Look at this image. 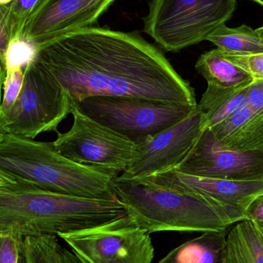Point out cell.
Masks as SVG:
<instances>
[{"instance_id": "d4e9b609", "label": "cell", "mask_w": 263, "mask_h": 263, "mask_svg": "<svg viewBox=\"0 0 263 263\" xmlns=\"http://www.w3.org/2000/svg\"><path fill=\"white\" fill-rule=\"evenodd\" d=\"M22 239L11 233L0 236V263H18Z\"/></svg>"}, {"instance_id": "ac0fdd59", "label": "cell", "mask_w": 263, "mask_h": 263, "mask_svg": "<svg viewBox=\"0 0 263 263\" xmlns=\"http://www.w3.org/2000/svg\"><path fill=\"white\" fill-rule=\"evenodd\" d=\"M196 69L208 85L217 87H238L253 81L245 70L230 61L218 48L202 53L196 62Z\"/></svg>"}, {"instance_id": "e0dca14e", "label": "cell", "mask_w": 263, "mask_h": 263, "mask_svg": "<svg viewBox=\"0 0 263 263\" xmlns=\"http://www.w3.org/2000/svg\"><path fill=\"white\" fill-rule=\"evenodd\" d=\"M253 81L229 89L208 85L200 102L197 103L198 109L206 119L207 127L212 129L223 123L242 107Z\"/></svg>"}, {"instance_id": "9c48e42d", "label": "cell", "mask_w": 263, "mask_h": 263, "mask_svg": "<svg viewBox=\"0 0 263 263\" xmlns=\"http://www.w3.org/2000/svg\"><path fill=\"white\" fill-rule=\"evenodd\" d=\"M73 123L69 131L57 133L52 142L62 156L77 163L119 176L129 166L134 142L94 121L71 106Z\"/></svg>"}, {"instance_id": "484cf974", "label": "cell", "mask_w": 263, "mask_h": 263, "mask_svg": "<svg viewBox=\"0 0 263 263\" xmlns=\"http://www.w3.org/2000/svg\"><path fill=\"white\" fill-rule=\"evenodd\" d=\"M10 35L8 27V5H0V63L6 73V60L10 44Z\"/></svg>"}, {"instance_id": "44dd1931", "label": "cell", "mask_w": 263, "mask_h": 263, "mask_svg": "<svg viewBox=\"0 0 263 263\" xmlns=\"http://www.w3.org/2000/svg\"><path fill=\"white\" fill-rule=\"evenodd\" d=\"M44 0H14L8 5V27L12 40L23 38L29 18Z\"/></svg>"}, {"instance_id": "f546056e", "label": "cell", "mask_w": 263, "mask_h": 263, "mask_svg": "<svg viewBox=\"0 0 263 263\" xmlns=\"http://www.w3.org/2000/svg\"><path fill=\"white\" fill-rule=\"evenodd\" d=\"M18 263H26L25 260L24 256H23V252L20 247V255H18Z\"/></svg>"}, {"instance_id": "d6986e66", "label": "cell", "mask_w": 263, "mask_h": 263, "mask_svg": "<svg viewBox=\"0 0 263 263\" xmlns=\"http://www.w3.org/2000/svg\"><path fill=\"white\" fill-rule=\"evenodd\" d=\"M222 52L233 55H248L263 52V30L247 25L230 28L224 24L206 38Z\"/></svg>"}, {"instance_id": "f1b7e54d", "label": "cell", "mask_w": 263, "mask_h": 263, "mask_svg": "<svg viewBox=\"0 0 263 263\" xmlns=\"http://www.w3.org/2000/svg\"><path fill=\"white\" fill-rule=\"evenodd\" d=\"M5 77H6V73H5L4 69L2 67L1 63H0V106H1L2 102V89H3V87Z\"/></svg>"}, {"instance_id": "7a4b0ae2", "label": "cell", "mask_w": 263, "mask_h": 263, "mask_svg": "<svg viewBox=\"0 0 263 263\" xmlns=\"http://www.w3.org/2000/svg\"><path fill=\"white\" fill-rule=\"evenodd\" d=\"M127 216L115 199L78 197L16 182L0 185V232L18 237L72 233Z\"/></svg>"}, {"instance_id": "7c38bea8", "label": "cell", "mask_w": 263, "mask_h": 263, "mask_svg": "<svg viewBox=\"0 0 263 263\" xmlns=\"http://www.w3.org/2000/svg\"><path fill=\"white\" fill-rule=\"evenodd\" d=\"M117 0H44L26 23L23 38L35 48L90 27Z\"/></svg>"}, {"instance_id": "ba28073f", "label": "cell", "mask_w": 263, "mask_h": 263, "mask_svg": "<svg viewBox=\"0 0 263 263\" xmlns=\"http://www.w3.org/2000/svg\"><path fill=\"white\" fill-rule=\"evenodd\" d=\"M58 236L82 263H152L154 257L149 233L137 227L128 215Z\"/></svg>"}, {"instance_id": "4fadbf2b", "label": "cell", "mask_w": 263, "mask_h": 263, "mask_svg": "<svg viewBox=\"0 0 263 263\" xmlns=\"http://www.w3.org/2000/svg\"><path fill=\"white\" fill-rule=\"evenodd\" d=\"M149 176L163 185L205 198L225 212L234 224L243 220L249 205L263 194V179L228 180L189 176L175 170Z\"/></svg>"}, {"instance_id": "30bf717a", "label": "cell", "mask_w": 263, "mask_h": 263, "mask_svg": "<svg viewBox=\"0 0 263 263\" xmlns=\"http://www.w3.org/2000/svg\"><path fill=\"white\" fill-rule=\"evenodd\" d=\"M206 127L205 116L196 107L179 123L134 144L129 166L122 174L143 177L176 170Z\"/></svg>"}, {"instance_id": "836d02e7", "label": "cell", "mask_w": 263, "mask_h": 263, "mask_svg": "<svg viewBox=\"0 0 263 263\" xmlns=\"http://www.w3.org/2000/svg\"><path fill=\"white\" fill-rule=\"evenodd\" d=\"M261 28H262V30H263V27H262H262H261Z\"/></svg>"}, {"instance_id": "8992f818", "label": "cell", "mask_w": 263, "mask_h": 263, "mask_svg": "<svg viewBox=\"0 0 263 263\" xmlns=\"http://www.w3.org/2000/svg\"><path fill=\"white\" fill-rule=\"evenodd\" d=\"M71 114V103L60 83L34 58L24 68L21 92L12 107L0 116V133L33 139L45 132L58 133Z\"/></svg>"}, {"instance_id": "1f68e13d", "label": "cell", "mask_w": 263, "mask_h": 263, "mask_svg": "<svg viewBox=\"0 0 263 263\" xmlns=\"http://www.w3.org/2000/svg\"><path fill=\"white\" fill-rule=\"evenodd\" d=\"M252 1H254L255 3H258V4L263 6V0H252Z\"/></svg>"}, {"instance_id": "6da1fadb", "label": "cell", "mask_w": 263, "mask_h": 263, "mask_svg": "<svg viewBox=\"0 0 263 263\" xmlns=\"http://www.w3.org/2000/svg\"><path fill=\"white\" fill-rule=\"evenodd\" d=\"M35 58L70 103L117 97L197 106L191 85L138 32L84 28L39 46Z\"/></svg>"}, {"instance_id": "9a60e30c", "label": "cell", "mask_w": 263, "mask_h": 263, "mask_svg": "<svg viewBox=\"0 0 263 263\" xmlns=\"http://www.w3.org/2000/svg\"><path fill=\"white\" fill-rule=\"evenodd\" d=\"M228 231L202 233L173 249L158 263H225Z\"/></svg>"}, {"instance_id": "e575fe53", "label": "cell", "mask_w": 263, "mask_h": 263, "mask_svg": "<svg viewBox=\"0 0 263 263\" xmlns=\"http://www.w3.org/2000/svg\"><path fill=\"white\" fill-rule=\"evenodd\" d=\"M262 27H263V26H262Z\"/></svg>"}, {"instance_id": "2e32d148", "label": "cell", "mask_w": 263, "mask_h": 263, "mask_svg": "<svg viewBox=\"0 0 263 263\" xmlns=\"http://www.w3.org/2000/svg\"><path fill=\"white\" fill-rule=\"evenodd\" d=\"M225 263H263V226L249 219L235 223L227 234Z\"/></svg>"}, {"instance_id": "d6a6232c", "label": "cell", "mask_w": 263, "mask_h": 263, "mask_svg": "<svg viewBox=\"0 0 263 263\" xmlns=\"http://www.w3.org/2000/svg\"><path fill=\"white\" fill-rule=\"evenodd\" d=\"M9 233H5V232H0V236H3V235L7 234Z\"/></svg>"}, {"instance_id": "83f0119b", "label": "cell", "mask_w": 263, "mask_h": 263, "mask_svg": "<svg viewBox=\"0 0 263 263\" xmlns=\"http://www.w3.org/2000/svg\"><path fill=\"white\" fill-rule=\"evenodd\" d=\"M16 183L12 178L0 173V185H11V184Z\"/></svg>"}, {"instance_id": "4dcf8cb0", "label": "cell", "mask_w": 263, "mask_h": 263, "mask_svg": "<svg viewBox=\"0 0 263 263\" xmlns=\"http://www.w3.org/2000/svg\"><path fill=\"white\" fill-rule=\"evenodd\" d=\"M14 0H0V5L3 6H7V5L10 4Z\"/></svg>"}, {"instance_id": "5bb4252c", "label": "cell", "mask_w": 263, "mask_h": 263, "mask_svg": "<svg viewBox=\"0 0 263 263\" xmlns=\"http://www.w3.org/2000/svg\"><path fill=\"white\" fill-rule=\"evenodd\" d=\"M210 129L215 138L229 148L263 150L262 83H252L243 106L228 120Z\"/></svg>"}, {"instance_id": "5b68a950", "label": "cell", "mask_w": 263, "mask_h": 263, "mask_svg": "<svg viewBox=\"0 0 263 263\" xmlns=\"http://www.w3.org/2000/svg\"><path fill=\"white\" fill-rule=\"evenodd\" d=\"M236 0H151L144 32L165 52H178L206 40L233 17Z\"/></svg>"}, {"instance_id": "277c9868", "label": "cell", "mask_w": 263, "mask_h": 263, "mask_svg": "<svg viewBox=\"0 0 263 263\" xmlns=\"http://www.w3.org/2000/svg\"><path fill=\"white\" fill-rule=\"evenodd\" d=\"M0 173L44 191L78 197L115 199L112 173L60 155L52 142L0 133Z\"/></svg>"}, {"instance_id": "52a82bcc", "label": "cell", "mask_w": 263, "mask_h": 263, "mask_svg": "<svg viewBox=\"0 0 263 263\" xmlns=\"http://www.w3.org/2000/svg\"><path fill=\"white\" fill-rule=\"evenodd\" d=\"M71 106L134 144L179 123L197 107L185 103L117 97H89Z\"/></svg>"}, {"instance_id": "cb8c5ba5", "label": "cell", "mask_w": 263, "mask_h": 263, "mask_svg": "<svg viewBox=\"0 0 263 263\" xmlns=\"http://www.w3.org/2000/svg\"><path fill=\"white\" fill-rule=\"evenodd\" d=\"M230 61L245 70L255 81H263V52L255 55H239L226 53Z\"/></svg>"}, {"instance_id": "3957f363", "label": "cell", "mask_w": 263, "mask_h": 263, "mask_svg": "<svg viewBox=\"0 0 263 263\" xmlns=\"http://www.w3.org/2000/svg\"><path fill=\"white\" fill-rule=\"evenodd\" d=\"M128 216L148 233L224 231L234 225L225 212L205 198L168 186L151 176L120 175L110 182Z\"/></svg>"}, {"instance_id": "7402d4cb", "label": "cell", "mask_w": 263, "mask_h": 263, "mask_svg": "<svg viewBox=\"0 0 263 263\" xmlns=\"http://www.w3.org/2000/svg\"><path fill=\"white\" fill-rule=\"evenodd\" d=\"M24 69L20 66L7 68L5 77L4 93L0 106V116L7 112L16 101L23 87Z\"/></svg>"}, {"instance_id": "603a6c76", "label": "cell", "mask_w": 263, "mask_h": 263, "mask_svg": "<svg viewBox=\"0 0 263 263\" xmlns=\"http://www.w3.org/2000/svg\"><path fill=\"white\" fill-rule=\"evenodd\" d=\"M36 48L23 39L12 40L6 54V70L7 68L20 66L24 69L35 58Z\"/></svg>"}, {"instance_id": "8fae6325", "label": "cell", "mask_w": 263, "mask_h": 263, "mask_svg": "<svg viewBox=\"0 0 263 263\" xmlns=\"http://www.w3.org/2000/svg\"><path fill=\"white\" fill-rule=\"evenodd\" d=\"M176 172L236 181L263 179V150L240 151L222 145L206 127Z\"/></svg>"}, {"instance_id": "4316f807", "label": "cell", "mask_w": 263, "mask_h": 263, "mask_svg": "<svg viewBox=\"0 0 263 263\" xmlns=\"http://www.w3.org/2000/svg\"><path fill=\"white\" fill-rule=\"evenodd\" d=\"M244 219L253 221L263 226V194L256 197L245 212Z\"/></svg>"}, {"instance_id": "ffe728a7", "label": "cell", "mask_w": 263, "mask_h": 263, "mask_svg": "<svg viewBox=\"0 0 263 263\" xmlns=\"http://www.w3.org/2000/svg\"><path fill=\"white\" fill-rule=\"evenodd\" d=\"M20 248L26 263H82L54 235L26 236Z\"/></svg>"}]
</instances>
